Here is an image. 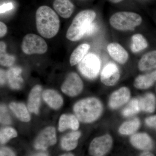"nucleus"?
<instances>
[{"mask_svg":"<svg viewBox=\"0 0 156 156\" xmlns=\"http://www.w3.org/2000/svg\"><path fill=\"white\" fill-rule=\"evenodd\" d=\"M37 30L42 37L52 38L58 33L60 20L53 9L47 6L39 7L36 13Z\"/></svg>","mask_w":156,"mask_h":156,"instance_id":"obj_1","label":"nucleus"},{"mask_svg":"<svg viewBox=\"0 0 156 156\" xmlns=\"http://www.w3.org/2000/svg\"><path fill=\"white\" fill-rule=\"evenodd\" d=\"M73 110L79 121L89 123L94 122L100 117L103 106L97 98H88L78 101L74 106Z\"/></svg>","mask_w":156,"mask_h":156,"instance_id":"obj_2","label":"nucleus"},{"mask_svg":"<svg viewBox=\"0 0 156 156\" xmlns=\"http://www.w3.org/2000/svg\"><path fill=\"white\" fill-rule=\"evenodd\" d=\"M96 17V13L92 10L79 12L73 20L66 32V38L72 41H76L85 36L88 28Z\"/></svg>","mask_w":156,"mask_h":156,"instance_id":"obj_3","label":"nucleus"},{"mask_svg":"<svg viewBox=\"0 0 156 156\" xmlns=\"http://www.w3.org/2000/svg\"><path fill=\"white\" fill-rule=\"evenodd\" d=\"M142 18L139 14L130 11H120L113 14L109 23L116 30H132L142 23Z\"/></svg>","mask_w":156,"mask_h":156,"instance_id":"obj_4","label":"nucleus"},{"mask_svg":"<svg viewBox=\"0 0 156 156\" xmlns=\"http://www.w3.org/2000/svg\"><path fill=\"white\" fill-rule=\"evenodd\" d=\"M101 62L96 54L89 53L79 63L78 69L81 74L90 80L97 77L100 72Z\"/></svg>","mask_w":156,"mask_h":156,"instance_id":"obj_5","label":"nucleus"},{"mask_svg":"<svg viewBox=\"0 0 156 156\" xmlns=\"http://www.w3.org/2000/svg\"><path fill=\"white\" fill-rule=\"evenodd\" d=\"M48 48L45 40L35 34H27L23 39L21 48L23 52L27 55L44 54Z\"/></svg>","mask_w":156,"mask_h":156,"instance_id":"obj_6","label":"nucleus"},{"mask_svg":"<svg viewBox=\"0 0 156 156\" xmlns=\"http://www.w3.org/2000/svg\"><path fill=\"white\" fill-rule=\"evenodd\" d=\"M113 145V139L109 134H106L94 138L89 148V152L92 156H104L109 151Z\"/></svg>","mask_w":156,"mask_h":156,"instance_id":"obj_7","label":"nucleus"},{"mask_svg":"<svg viewBox=\"0 0 156 156\" xmlns=\"http://www.w3.org/2000/svg\"><path fill=\"white\" fill-rule=\"evenodd\" d=\"M83 88V81L76 73H70L61 87L62 92L69 96L74 97L80 94Z\"/></svg>","mask_w":156,"mask_h":156,"instance_id":"obj_8","label":"nucleus"},{"mask_svg":"<svg viewBox=\"0 0 156 156\" xmlns=\"http://www.w3.org/2000/svg\"><path fill=\"white\" fill-rule=\"evenodd\" d=\"M56 142V130L53 127H49L43 130L35 141L34 147L38 150H45Z\"/></svg>","mask_w":156,"mask_h":156,"instance_id":"obj_9","label":"nucleus"},{"mask_svg":"<svg viewBox=\"0 0 156 156\" xmlns=\"http://www.w3.org/2000/svg\"><path fill=\"white\" fill-rule=\"evenodd\" d=\"M120 72L115 63L110 62L104 67L101 73V81L107 87L114 86L119 80Z\"/></svg>","mask_w":156,"mask_h":156,"instance_id":"obj_10","label":"nucleus"},{"mask_svg":"<svg viewBox=\"0 0 156 156\" xmlns=\"http://www.w3.org/2000/svg\"><path fill=\"white\" fill-rule=\"evenodd\" d=\"M131 92L128 88L122 87L112 93L109 100L108 105L113 109L119 108L130 99Z\"/></svg>","mask_w":156,"mask_h":156,"instance_id":"obj_11","label":"nucleus"},{"mask_svg":"<svg viewBox=\"0 0 156 156\" xmlns=\"http://www.w3.org/2000/svg\"><path fill=\"white\" fill-rule=\"evenodd\" d=\"M107 49L111 57L118 63L124 64L128 61L129 58L128 51L119 43H110Z\"/></svg>","mask_w":156,"mask_h":156,"instance_id":"obj_12","label":"nucleus"},{"mask_svg":"<svg viewBox=\"0 0 156 156\" xmlns=\"http://www.w3.org/2000/svg\"><path fill=\"white\" fill-rule=\"evenodd\" d=\"M130 140L133 146L140 150L149 151L153 147L152 140L148 134L145 133L134 134L130 137Z\"/></svg>","mask_w":156,"mask_h":156,"instance_id":"obj_13","label":"nucleus"},{"mask_svg":"<svg viewBox=\"0 0 156 156\" xmlns=\"http://www.w3.org/2000/svg\"><path fill=\"white\" fill-rule=\"evenodd\" d=\"M42 90V87L40 85H36L31 90L27 103L28 109L30 112L38 114Z\"/></svg>","mask_w":156,"mask_h":156,"instance_id":"obj_14","label":"nucleus"},{"mask_svg":"<svg viewBox=\"0 0 156 156\" xmlns=\"http://www.w3.org/2000/svg\"><path fill=\"white\" fill-rule=\"evenodd\" d=\"M21 72L22 69L18 67L11 68L7 72V81L11 89L18 90L22 87L23 81Z\"/></svg>","mask_w":156,"mask_h":156,"instance_id":"obj_15","label":"nucleus"},{"mask_svg":"<svg viewBox=\"0 0 156 156\" xmlns=\"http://www.w3.org/2000/svg\"><path fill=\"white\" fill-rule=\"evenodd\" d=\"M53 8L57 14L64 18H69L74 10V5L70 0H55Z\"/></svg>","mask_w":156,"mask_h":156,"instance_id":"obj_16","label":"nucleus"},{"mask_svg":"<svg viewBox=\"0 0 156 156\" xmlns=\"http://www.w3.org/2000/svg\"><path fill=\"white\" fill-rule=\"evenodd\" d=\"M42 96L45 102L54 109L60 108L63 104V99L61 95L53 89L44 90L42 94Z\"/></svg>","mask_w":156,"mask_h":156,"instance_id":"obj_17","label":"nucleus"},{"mask_svg":"<svg viewBox=\"0 0 156 156\" xmlns=\"http://www.w3.org/2000/svg\"><path fill=\"white\" fill-rule=\"evenodd\" d=\"M138 68L141 71L156 69V50L146 53L138 62Z\"/></svg>","mask_w":156,"mask_h":156,"instance_id":"obj_18","label":"nucleus"},{"mask_svg":"<svg viewBox=\"0 0 156 156\" xmlns=\"http://www.w3.org/2000/svg\"><path fill=\"white\" fill-rule=\"evenodd\" d=\"M156 81V70L136 77L134 81V87L137 89H145L150 88Z\"/></svg>","mask_w":156,"mask_h":156,"instance_id":"obj_19","label":"nucleus"},{"mask_svg":"<svg viewBox=\"0 0 156 156\" xmlns=\"http://www.w3.org/2000/svg\"><path fill=\"white\" fill-rule=\"evenodd\" d=\"M79 121L74 115H62L59 119L58 130L62 132L69 128L74 131L78 130L80 127Z\"/></svg>","mask_w":156,"mask_h":156,"instance_id":"obj_20","label":"nucleus"},{"mask_svg":"<svg viewBox=\"0 0 156 156\" xmlns=\"http://www.w3.org/2000/svg\"><path fill=\"white\" fill-rule=\"evenodd\" d=\"M138 99L140 108L141 111L147 113H153L155 110L156 98L155 95L152 93H147Z\"/></svg>","mask_w":156,"mask_h":156,"instance_id":"obj_21","label":"nucleus"},{"mask_svg":"<svg viewBox=\"0 0 156 156\" xmlns=\"http://www.w3.org/2000/svg\"><path fill=\"white\" fill-rule=\"evenodd\" d=\"M81 135V132L79 131H73L68 133L62 139V147L66 151L74 149L78 145V140Z\"/></svg>","mask_w":156,"mask_h":156,"instance_id":"obj_22","label":"nucleus"},{"mask_svg":"<svg viewBox=\"0 0 156 156\" xmlns=\"http://www.w3.org/2000/svg\"><path fill=\"white\" fill-rule=\"evenodd\" d=\"M89 44H83L78 46L74 50L70 57V64L71 66L79 64L85 56L90 49Z\"/></svg>","mask_w":156,"mask_h":156,"instance_id":"obj_23","label":"nucleus"},{"mask_svg":"<svg viewBox=\"0 0 156 156\" xmlns=\"http://www.w3.org/2000/svg\"><path fill=\"white\" fill-rule=\"evenodd\" d=\"M9 107L20 121L26 122L30 121V115L25 105L23 103L12 102L9 105Z\"/></svg>","mask_w":156,"mask_h":156,"instance_id":"obj_24","label":"nucleus"},{"mask_svg":"<svg viewBox=\"0 0 156 156\" xmlns=\"http://www.w3.org/2000/svg\"><path fill=\"white\" fill-rule=\"evenodd\" d=\"M140 125L139 119L136 118L123 123L119 128V131L123 135H131L138 130Z\"/></svg>","mask_w":156,"mask_h":156,"instance_id":"obj_25","label":"nucleus"},{"mask_svg":"<svg viewBox=\"0 0 156 156\" xmlns=\"http://www.w3.org/2000/svg\"><path fill=\"white\" fill-rule=\"evenodd\" d=\"M131 50L134 53L145 50L148 46L147 40L141 34H135L131 37Z\"/></svg>","mask_w":156,"mask_h":156,"instance_id":"obj_26","label":"nucleus"},{"mask_svg":"<svg viewBox=\"0 0 156 156\" xmlns=\"http://www.w3.org/2000/svg\"><path fill=\"white\" fill-rule=\"evenodd\" d=\"M16 60L15 56L8 54L6 51V45L3 41L0 42V63L2 66L11 67Z\"/></svg>","mask_w":156,"mask_h":156,"instance_id":"obj_27","label":"nucleus"},{"mask_svg":"<svg viewBox=\"0 0 156 156\" xmlns=\"http://www.w3.org/2000/svg\"><path fill=\"white\" fill-rule=\"evenodd\" d=\"M140 111V108L139 99L134 98L129 102L127 106L123 110L122 114L124 116H132L139 113Z\"/></svg>","mask_w":156,"mask_h":156,"instance_id":"obj_28","label":"nucleus"},{"mask_svg":"<svg viewBox=\"0 0 156 156\" xmlns=\"http://www.w3.org/2000/svg\"><path fill=\"white\" fill-rule=\"evenodd\" d=\"M17 132L12 128H5L2 129L0 132V140L2 144H5L11 138L17 136Z\"/></svg>","mask_w":156,"mask_h":156,"instance_id":"obj_29","label":"nucleus"},{"mask_svg":"<svg viewBox=\"0 0 156 156\" xmlns=\"http://www.w3.org/2000/svg\"><path fill=\"white\" fill-rule=\"evenodd\" d=\"M1 122L5 125H10L11 123V117L7 108L4 105H1Z\"/></svg>","mask_w":156,"mask_h":156,"instance_id":"obj_30","label":"nucleus"},{"mask_svg":"<svg viewBox=\"0 0 156 156\" xmlns=\"http://www.w3.org/2000/svg\"><path fill=\"white\" fill-rule=\"evenodd\" d=\"M145 123L149 127L156 129V115L147 118L145 119Z\"/></svg>","mask_w":156,"mask_h":156,"instance_id":"obj_31","label":"nucleus"},{"mask_svg":"<svg viewBox=\"0 0 156 156\" xmlns=\"http://www.w3.org/2000/svg\"><path fill=\"white\" fill-rule=\"evenodd\" d=\"M0 156H16V155L9 148L2 147L0 151Z\"/></svg>","mask_w":156,"mask_h":156,"instance_id":"obj_32","label":"nucleus"},{"mask_svg":"<svg viewBox=\"0 0 156 156\" xmlns=\"http://www.w3.org/2000/svg\"><path fill=\"white\" fill-rule=\"evenodd\" d=\"M14 8V5L12 3H5L3 4L0 7V12L1 14L5 13L7 11L12 10Z\"/></svg>","mask_w":156,"mask_h":156,"instance_id":"obj_33","label":"nucleus"},{"mask_svg":"<svg viewBox=\"0 0 156 156\" xmlns=\"http://www.w3.org/2000/svg\"><path fill=\"white\" fill-rule=\"evenodd\" d=\"M97 28V27L96 24L93 22L92 23L91 25L90 26V27H89V28H88L85 36L91 35L92 34L95 32Z\"/></svg>","mask_w":156,"mask_h":156,"instance_id":"obj_34","label":"nucleus"},{"mask_svg":"<svg viewBox=\"0 0 156 156\" xmlns=\"http://www.w3.org/2000/svg\"><path fill=\"white\" fill-rule=\"evenodd\" d=\"M7 32V27L5 24L1 21L0 22V37H1L5 36Z\"/></svg>","mask_w":156,"mask_h":156,"instance_id":"obj_35","label":"nucleus"},{"mask_svg":"<svg viewBox=\"0 0 156 156\" xmlns=\"http://www.w3.org/2000/svg\"><path fill=\"white\" fill-rule=\"evenodd\" d=\"M7 80V73L2 69H1V85H4Z\"/></svg>","mask_w":156,"mask_h":156,"instance_id":"obj_36","label":"nucleus"},{"mask_svg":"<svg viewBox=\"0 0 156 156\" xmlns=\"http://www.w3.org/2000/svg\"><path fill=\"white\" fill-rule=\"evenodd\" d=\"M139 156H155L154 155L150 152L146 151L143 153Z\"/></svg>","mask_w":156,"mask_h":156,"instance_id":"obj_37","label":"nucleus"},{"mask_svg":"<svg viewBox=\"0 0 156 156\" xmlns=\"http://www.w3.org/2000/svg\"><path fill=\"white\" fill-rule=\"evenodd\" d=\"M108 1L114 4H117V3L121 2L123 0H108Z\"/></svg>","mask_w":156,"mask_h":156,"instance_id":"obj_38","label":"nucleus"},{"mask_svg":"<svg viewBox=\"0 0 156 156\" xmlns=\"http://www.w3.org/2000/svg\"><path fill=\"white\" fill-rule=\"evenodd\" d=\"M33 156H48V154L44 153H38L34 155Z\"/></svg>","mask_w":156,"mask_h":156,"instance_id":"obj_39","label":"nucleus"},{"mask_svg":"<svg viewBox=\"0 0 156 156\" xmlns=\"http://www.w3.org/2000/svg\"><path fill=\"white\" fill-rule=\"evenodd\" d=\"M60 156H74L73 154L71 153H68L64 154Z\"/></svg>","mask_w":156,"mask_h":156,"instance_id":"obj_40","label":"nucleus"}]
</instances>
